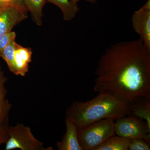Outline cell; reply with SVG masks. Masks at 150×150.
I'll return each instance as SVG.
<instances>
[{
	"mask_svg": "<svg viewBox=\"0 0 150 150\" xmlns=\"http://www.w3.org/2000/svg\"><path fill=\"white\" fill-rule=\"evenodd\" d=\"M93 89L128 105L139 97L150 98V50L140 38L108 48L100 58Z\"/></svg>",
	"mask_w": 150,
	"mask_h": 150,
	"instance_id": "obj_1",
	"label": "cell"
},
{
	"mask_svg": "<svg viewBox=\"0 0 150 150\" xmlns=\"http://www.w3.org/2000/svg\"><path fill=\"white\" fill-rule=\"evenodd\" d=\"M128 105L117 98L98 93L88 101H74L67 108L66 119L74 122L77 130L104 119L116 120L129 114Z\"/></svg>",
	"mask_w": 150,
	"mask_h": 150,
	"instance_id": "obj_2",
	"label": "cell"
},
{
	"mask_svg": "<svg viewBox=\"0 0 150 150\" xmlns=\"http://www.w3.org/2000/svg\"><path fill=\"white\" fill-rule=\"evenodd\" d=\"M115 120L103 119L77 130L79 143L83 150H94L115 135Z\"/></svg>",
	"mask_w": 150,
	"mask_h": 150,
	"instance_id": "obj_3",
	"label": "cell"
},
{
	"mask_svg": "<svg viewBox=\"0 0 150 150\" xmlns=\"http://www.w3.org/2000/svg\"><path fill=\"white\" fill-rule=\"evenodd\" d=\"M9 137L6 143L5 150H53L51 147H43V143L37 139L31 129L22 123L10 126Z\"/></svg>",
	"mask_w": 150,
	"mask_h": 150,
	"instance_id": "obj_4",
	"label": "cell"
},
{
	"mask_svg": "<svg viewBox=\"0 0 150 150\" xmlns=\"http://www.w3.org/2000/svg\"><path fill=\"white\" fill-rule=\"evenodd\" d=\"M114 128L117 136L129 139H142L150 145V129L142 118L126 115L115 120Z\"/></svg>",
	"mask_w": 150,
	"mask_h": 150,
	"instance_id": "obj_5",
	"label": "cell"
},
{
	"mask_svg": "<svg viewBox=\"0 0 150 150\" xmlns=\"http://www.w3.org/2000/svg\"><path fill=\"white\" fill-rule=\"evenodd\" d=\"M28 10L23 3H8L0 14V36L11 32L13 28L27 17Z\"/></svg>",
	"mask_w": 150,
	"mask_h": 150,
	"instance_id": "obj_6",
	"label": "cell"
},
{
	"mask_svg": "<svg viewBox=\"0 0 150 150\" xmlns=\"http://www.w3.org/2000/svg\"><path fill=\"white\" fill-rule=\"evenodd\" d=\"M131 22L134 31L150 50V0H148L142 8L134 12Z\"/></svg>",
	"mask_w": 150,
	"mask_h": 150,
	"instance_id": "obj_7",
	"label": "cell"
},
{
	"mask_svg": "<svg viewBox=\"0 0 150 150\" xmlns=\"http://www.w3.org/2000/svg\"><path fill=\"white\" fill-rule=\"evenodd\" d=\"M66 132L61 142H57L59 150H83L81 147L77 135V129L74 122L66 119Z\"/></svg>",
	"mask_w": 150,
	"mask_h": 150,
	"instance_id": "obj_8",
	"label": "cell"
},
{
	"mask_svg": "<svg viewBox=\"0 0 150 150\" xmlns=\"http://www.w3.org/2000/svg\"><path fill=\"white\" fill-rule=\"evenodd\" d=\"M32 51L29 48H24L16 44L15 50V74L24 76L28 72L29 64L31 62Z\"/></svg>",
	"mask_w": 150,
	"mask_h": 150,
	"instance_id": "obj_9",
	"label": "cell"
},
{
	"mask_svg": "<svg viewBox=\"0 0 150 150\" xmlns=\"http://www.w3.org/2000/svg\"><path fill=\"white\" fill-rule=\"evenodd\" d=\"M128 115H132L144 120L150 129V98L139 97L128 105Z\"/></svg>",
	"mask_w": 150,
	"mask_h": 150,
	"instance_id": "obj_10",
	"label": "cell"
},
{
	"mask_svg": "<svg viewBox=\"0 0 150 150\" xmlns=\"http://www.w3.org/2000/svg\"><path fill=\"white\" fill-rule=\"evenodd\" d=\"M6 78L0 72V123H8L9 112L11 104L6 99L7 91L5 88Z\"/></svg>",
	"mask_w": 150,
	"mask_h": 150,
	"instance_id": "obj_11",
	"label": "cell"
},
{
	"mask_svg": "<svg viewBox=\"0 0 150 150\" xmlns=\"http://www.w3.org/2000/svg\"><path fill=\"white\" fill-rule=\"evenodd\" d=\"M131 140L114 135L94 150H128Z\"/></svg>",
	"mask_w": 150,
	"mask_h": 150,
	"instance_id": "obj_12",
	"label": "cell"
},
{
	"mask_svg": "<svg viewBox=\"0 0 150 150\" xmlns=\"http://www.w3.org/2000/svg\"><path fill=\"white\" fill-rule=\"evenodd\" d=\"M48 2L57 6L62 10L63 18L66 21H70L74 18L79 11L77 4L72 2L70 0H47Z\"/></svg>",
	"mask_w": 150,
	"mask_h": 150,
	"instance_id": "obj_13",
	"label": "cell"
},
{
	"mask_svg": "<svg viewBox=\"0 0 150 150\" xmlns=\"http://www.w3.org/2000/svg\"><path fill=\"white\" fill-rule=\"evenodd\" d=\"M47 0H23L24 4L38 25H42V8Z\"/></svg>",
	"mask_w": 150,
	"mask_h": 150,
	"instance_id": "obj_14",
	"label": "cell"
},
{
	"mask_svg": "<svg viewBox=\"0 0 150 150\" xmlns=\"http://www.w3.org/2000/svg\"><path fill=\"white\" fill-rule=\"evenodd\" d=\"M16 44L15 40L12 41L6 46L0 54L6 62L11 71L14 74H15V69L14 58Z\"/></svg>",
	"mask_w": 150,
	"mask_h": 150,
	"instance_id": "obj_15",
	"label": "cell"
},
{
	"mask_svg": "<svg viewBox=\"0 0 150 150\" xmlns=\"http://www.w3.org/2000/svg\"><path fill=\"white\" fill-rule=\"evenodd\" d=\"M129 150H150V145L142 139H134L131 140Z\"/></svg>",
	"mask_w": 150,
	"mask_h": 150,
	"instance_id": "obj_16",
	"label": "cell"
},
{
	"mask_svg": "<svg viewBox=\"0 0 150 150\" xmlns=\"http://www.w3.org/2000/svg\"><path fill=\"white\" fill-rule=\"evenodd\" d=\"M16 37V33L11 31L0 36V54L6 46L12 41L15 40Z\"/></svg>",
	"mask_w": 150,
	"mask_h": 150,
	"instance_id": "obj_17",
	"label": "cell"
},
{
	"mask_svg": "<svg viewBox=\"0 0 150 150\" xmlns=\"http://www.w3.org/2000/svg\"><path fill=\"white\" fill-rule=\"evenodd\" d=\"M9 127L8 123H0V145L6 143L8 140Z\"/></svg>",
	"mask_w": 150,
	"mask_h": 150,
	"instance_id": "obj_18",
	"label": "cell"
},
{
	"mask_svg": "<svg viewBox=\"0 0 150 150\" xmlns=\"http://www.w3.org/2000/svg\"><path fill=\"white\" fill-rule=\"evenodd\" d=\"M3 2L5 3H12L15 2H20L23 3V2L21 0H1Z\"/></svg>",
	"mask_w": 150,
	"mask_h": 150,
	"instance_id": "obj_19",
	"label": "cell"
},
{
	"mask_svg": "<svg viewBox=\"0 0 150 150\" xmlns=\"http://www.w3.org/2000/svg\"><path fill=\"white\" fill-rule=\"evenodd\" d=\"M72 2L74 3V4H77V3L79 2L81 0H70ZM88 2L92 3V4H94L96 2L97 0H85Z\"/></svg>",
	"mask_w": 150,
	"mask_h": 150,
	"instance_id": "obj_20",
	"label": "cell"
},
{
	"mask_svg": "<svg viewBox=\"0 0 150 150\" xmlns=\"http://www.w3.org/2000/svg\"><path fill=\"white\" fill-rule=\"evenodd\" d=\"M8 4V3H5L3 2V1H2L1 0H0V7L3 6L5 5L6 4Z\"/></svg>",
	"mask_w": 150,
	"mask_h": 150,
	"instance_id": "obj_21",
	"label": "cell"
},
{
	"mask_svg": "<svg viewBox=\"0 0 150 150\" xmlns=\"http://www.w3.org/2000/svg\"><path fill=\"white\" fill-rule=\"evenodd\" d=\"M5 5L3 6L0 7V14H1V13L2 12V11L3 8H4V6Z\"/></svg>",
	"mask_w": 150,
	"mask_h": 150,
	"instance_id": "obj_22",
	"label": "cell"
},
{
	"mask_svg": "<svg viewBox=\"0 0 150 150\" xmlns=\"http://www.w3.org/2000/svg\"><path fill=\"white\" fill-rule=\"evenodd\" d=\"M21 1H22L23 2H24V1H23V0H21Z\"/></svg>",
	"mask_w": 150,
	"mask_h": 150,
	"instance_id": "obj_23",
	"label": "cell"
}]
</instances>
